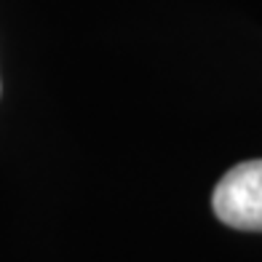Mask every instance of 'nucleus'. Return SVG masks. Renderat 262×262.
I'll return each mask as SVG.
<instances>
[{"label": "nucleus", "mask_w": 262, "mask_h": 262, "mask_svg": "<svg viewBox=\"0 0 262 262\" xmlns=\"http://www.w3.org/2000/svg\"><path fill=\"white\" fill-rule=\"evenodd\" d=\"M211 209L228 228L262 233V161H246L220 180Z\"/></svg>", "instance_id": "1"}]
</instances>
